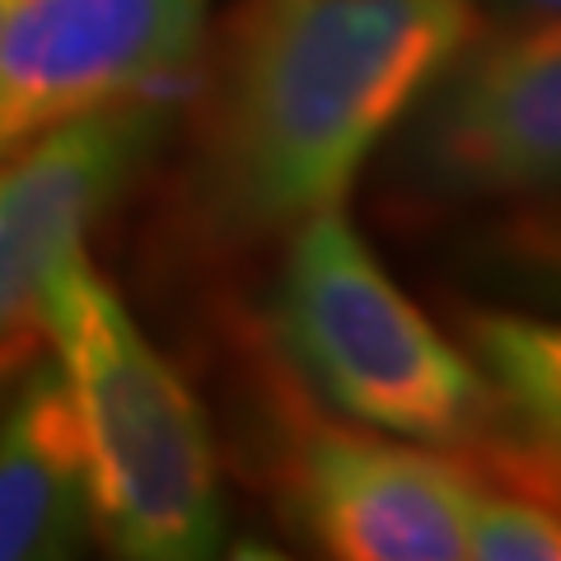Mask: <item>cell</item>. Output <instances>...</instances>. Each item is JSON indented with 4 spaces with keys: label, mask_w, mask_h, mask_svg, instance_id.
Listing matches in <instances>:
<instances>
[{
    "label": "cell",
    "mask_w": 561,
    "mask_h": 561,
    "mask_svg": "<svg viewBox=\"0 0 561 561\" xmlns=\"http://www.w3.org/2000/svg\"><path fill=\"white\" fill-rule=\"evenodd\" d=\"M472 20V0H243L202 127L210 220L276 234L337 210Z\"/></svg>",
    "instance_id": "6da1fadb"
},
{
    "label": "cell",
    "mask_w": 561,
    "mask_h": 561,
    "mask_svg": "<svg viewBox=\"0 0 561 561\" xmlns=\"http://www.w3.org/2000/svg\"><path fill=\"white\" fill-rule=\"evenodd\" d=\"M43 328L90 454L94 538L127 561H202L225 542L220 459L197 393L84 253L51 276Z\"/></svg>",
    "instance_id": "7a4b0ae2"
},
{
    "label": "cell",
    "mask_w": 561,
    "mask_h": 561,
    "mask_svg": "<svg viewBox=\"0 0 561 561\" xmlns=\"http://www.w3.org/2000/svg\"><path fill=\"white\" fill-rule=\"evenodd\" d=\"M280 356L360 431L435 449L491 445L511 421L496 383L379 267L342 210L295 225L272 290Z\"/></svg>",
    "instance_id": "3957f363"
},
{
    "label": "cell",
    "mask_w": 561,
    "mask_h": 561,
    "mask_svg": "<svg viewBox=\"0 0 561 561\" xmlns=\"http://www.w3.org/2000/svg\"><path fill=\"white\" fill-rule=\"evenodd\" d=\"M402 127V173L426 192H561V14H524L491 38H468Z\"/></svg>",
    "instance_id": "277c9868"
},
{
    "label": "cell",
    "mask_w": 561,
    "mask_h": 561,
    "mask_svg": "<svg viewBox=\"0 0 561 561\" xmlns=\"http://www.w3.org/2000/svg\"><path fill=\"white\" fill-rule=\"evenodd\" d=\"M169 113L140 99L80 113L0 150V346L43 313L51 276L150 164Z\"/></svg>",
    "instance_id": "5b68a950"
},
{
    "label": "cell",
    "mask_w": 561,
    "mask_h": 561,
    "mask_svg": "<svg viewBox=\"0 0 561 561\" xmlns=\"http://www.w3.org/2000/svg\"><path fill=\"white\" fill-rule=\"evenodd\" d=\"M202 47V0H20L0 33V150L136 99Z\"/></svg>",
    "instance_id": "8992f818"
},
{
    "label": "cell",
    "mask_w": 561,
    "mask_h": 561,
    "mask_svg": "<svg viewBox=\"0 0 561 561\" xmlns=\"http://www.w3.org/2000/svg\"><path fill=\"white\" fill-rule=\"evenodd\" d=\"M478 478L449 449L319 431L295 459V519L337 561H459Z\"/></svg>",
    "instance_id": "52a82bcc"
},
{
    "label": "cell",
    "mask_w": 561,
    "mask_h": 561,
    "mask_svg": "<svg viewBox=\"0 0 561 561\" xmlns=\"http://www.w3.org/2000/svg\"><path fill=\"white\" fill-rule=\"evenodd\" d=\"M90 538V454L66 379L47 360L0 412V561L76 557Z\"/></svg>",
    "instance_id": "ba28073f"
},
{
    "label": "cell",
    "mask_w": 561,
    "mask_h": 561,
    "mask_svg": "<svg viewBox=\"0 0 561 561\" xmlns=\"http://www.w3.org/2000/svg\"><path fill=\"white\" fill-rule=\"evenodd\" d=\"M468 351L496 383L511 421L561 454V319L482 309L468 319Z\"/></svg>",
    "instance_id": "9c48e42d"
},
{
    "label": "cell",
    "mask_w": 561,
    "mask_h": 561,
    "mask_svg": "<svg viewBox=\"0 0 561 561\" xmlns=\"http://www.w3.org/2000/svg\"><path fill=\"white\" fill-rule=\"evenodd\" d=\"M468 557L478 561H561V501L548 491H501L478 478L468 511Z\"/></svg>",
    "instance_id": "30bf717a"
},
{
    "label": "cell",
    "mask_w": 561,
    "mask_h": 561,
    "mask_svg": "<svg viewBox=\"0 0 561 561\" xmlns=\"http://www.w3.org/2000/svg\"><path fill=\"white\" fill-rule=\"evenodd\" d=\"M491 272L505 290L529 295L542 309H561V206L524 210L486 234Z\"/></svg>",
    "instance_id": "8fae6325"
},
{
    "label": "cell",
    "mask_w": 561,
    "mask_h": 561,
    "mask_svg": "<svg viewBox=\"0 0 561 561\" xmlns=\"http://www.w3.org/2000/svg\"><path fill=\"white\" fill-rule=\"evenodd\" d=\"M505 14H561V0H496Z\"/></svg>",
    "instance_id": "7c38bea8"
},
{
    "label": "cell",
    "mask_w": 561,
    "mask_h": 561,
    "mask_svg": "<svg viewBox=\"0 0 561 561\" xmlns=\"http://www.w3.org/2000/svg\"><path fill=\"white\" fill-rule=\"evenodd\" d=\"M14 5H20V0H0V33H5V24H10V14H14Z\"/></svg>",
    "instance_id": "4fadbf2b"
}]
</instances>
